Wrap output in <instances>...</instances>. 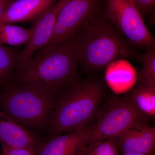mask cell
<instances>
[{"instance_id":"obj_1","label":"cell","mask_w":155,"mask_h":155,"mask_svg":"<svg viewBox=\"0 0 155 155\" xmlns=\"http://www.w3.org/2000/svg\"><path fill=\"white\" fill-rule=\"evenodd\" d=\"M106 94L103 81L78 79L56 94L48 123L51 136L84 129L96 117Z\"/></svg>"},{"instance_id":"obj_2","label":"cell","mask_w":155,"mask_h":155,"mask_svg":"<svg viewBox=\"0 0 155 155\" xmlns=\"http://www.w3.org/2000/svg\"><path fill=\"white\" fill-rule=\"evenodd\" d=\"M71 42L78 65L86 73L97 72L117 60H142L143 54L104 18H95Z\"/></svg>"},{"instance_id":"obj_3","label":"cell","mask_w":155,"mask_h":155,"mask_svg":"<svg viewBox=\"0 0 155 155\" xmlns=\"http://www.w3.org/2000/svg\"><path fill=\"white\" fill-rule=\"evenodd\" d=\"M71 42L45 46L17 69L18 84H37L58 93L79 79Z\"/></svg>"},{"instance_id":"obj_4","label":"cell","mask_w":155,"mask_h":155,"mask_svg":"<svg viewBox=\"0 0 155 155\" xmlns=\"http://www.w3.org/2000/svg\"><path fill=\"white\" fill-rule=\"evenodd\" d=\"M58 93L37 84H18L0 94V105L2 110L22 126L41 128L48 125Z\"/></svg>"},{"instance_id":"obj_5","label":"cell","mask_w":155,"mask_h":155,"mask_svg":"<svg viewBox=\"0 0 155 155\" xmlns=\"http://www.w3.org/2000/svg\"><path fill=\"white\" fill-rule=\"evenodd\" d=\"M100 108L92 126L91 143L114 138L123 131L147 125L148 119L134 107L127 96L108 99Z\"/></svg>"},{"instance_id":"obj_6","label":"cell","mask_w":155,"mask_h":155,"mask_svg":"<svg viewBox=\"0 0 155 155\" xmlns=\"http://www.w3.org/2000/svg\"><path fill=\"white\" fill-rule=\"evenodd\" d=\"M105 19L135 48H155V39L132 0H107Z\"/></svg>"},{"instance_id":"obj_7","label":"cell","mask_w":155,"mask_h":155,"mask_svg":"<svg viewBox=\"0 0 155 155\" xmlns=\"http://www.w3.org/2000/svg\"><path fill=\"white\" fill-rule=\"evenodd\" d=\"M98 2V0H69L57 16L51 38L46 45L72 41L97 18Z\"/></svg>"},{"instance_id":"obj_8","label":"cell","mask_w":155,"mask_h":155,"mask_svg":"<svg viewBox=\"0 0 155 155\" xmlns=\"http://www.w3.org/2000/svg\"><path fill=\"white\" fill-rule=\"evenodd\" d=\"M69 0H58L54 4L33 20L32 35L25 48L19 53V65L25 64L35 52L51 40L58 14Z\"/></svg>"},{"instance_id":"obj_9","label":"cell","mask_w":155,"mask_h":155,"mask_svg":"<svg viewBox=\"0 0 155 155\" xmlns=\"http://www.w3.org/2000/svg\"><path fill=\"white\" fill-rule=\"evenodd\" d=\"M92 126L67 134L52 136L47 140H41L36 148L38 155H78L91 143Z\"/></svg>"},{"instance_id":"obj_10","label":"cell","mask_w":155,"mask_h":155,"mask_svg":"<svg viewBox=\"0 0 155 155\" xmlns=\"http://www.w3.org/2000/svg\"><path fill=\"white\" fill-rule=\"evenodd\" d=\"M122 153L154 155L155 127L145 125L125 130L114 137Z\"/></svg>"},{"instance_id":"obj_11","label":"cell","mask_w":155,"mask_h":155,"mask_svg":"<svg viewBox=\"0 0 155 155\" xmlns=\"http://www.w3.org/2000/svg\"><path fill=\"white\" fill-rule=\"evenodd\" d=\"M41 140L35 133L0 110V143L2 145L36 149Z\"/></svg>"},{"instance_id":"obj_12","label":"cell","mask_w":155,"mask_h":155,"mask_svg":"<svg viewBox=\"0 0 155 155\" xmlns=\"http://www.w3.org/2000/svg\"><path fill=\"white\" fill-rule=\"evenodd\" d=\"M57 1L15 0L0 17V24H14L33 21Z\"/></svg>"},{"instance_id":"obj_13","label":"cell","mask_w":155,"mask_h":155,"mask_svg":"<svg viewBox=\"0 0 155 155\" xmlns=\"http://www.w3.org/2000/svg\"><path fill=\"white\" fill-rule=\"evenodd\" d=\"M127 97L139 113L148 119H154L155 87L138 85Z\"/></svg>"},{"instance_id":"obj_14","label":"cell","mask_w":155,"mask_h":155,"mask_svg":"<svg viewBox=\"0 0 155 155\" xmlns=\"http://www.w3.org/2000/svg\"><path fill=\"white\" fill-rule=\"evenodd\" d=\"M31 35V28H25L14 24H0V45H26L30 40Z\"/></svg>"},{"instance_id":"obj_15","label":"cell","mask_w":155,"mask_h":155,"mask_svg":"<svg viewBox=\"0 0 155 155\" xmlns=\"http://www.w3.org/2000/svg\"><path fill=\"white\" fill-rule=\"evenodd\" d=\"M142 68L137 76L138 85L155 87V48L145 50Z\"/></svg>"},{"instance_id":"obj_16","label":"cell","mask_w":155,"mask_h":155,"mask_svg":"<svg viewBox=\"0 0 155 155\" xmlns=\"http://www.w3.org/2000/svg\"><path fill=\"white\" fill-rule=\"evenodd\" d=\"M19 54L5 45H0V84L10 78L12 72L18 69Z\"/></svg>"},{"instance_id":"obj_17","label":"cell","mask_w":155,"mask_h":155,"mask_svg":"<svg viewBox=\"0 0 155 155\" xmlns=\"http://www.w3.org/2000/svg\"><path fill=\"white\" fill-rule=\"evenodd\" d=\"M78 155H120V154L114 138H110L87 145Z\"/></svg>"},{"instance_id":"obj_18","label":"cell","mask_w":155,"mask_h":155,"mask_svg":"<svg viewBox=\"0 0 155 155\" xmlns=\"http://www.w3.org/2000/svg\"><path fill=\"white\" fill-rule=\"evenodd\" d=\"M2 152L0 155H38L36 149L11 147L2 145Z\"/></svg>"},{"instance_id":"obj_19","label":"cell","mask_w":155,"mask_h":155,"mask_svg":"<svg viewBox=\"0 0 155 155\" xmlns=\"http://www.w3.org/2000/svg\"><path fill=\"white\" fill-rule=\"evenodd\" d=\"M143 18L150 14L154 7L155 0H132Z\"/></svg>"},{"instance_id":"obj_20","label":"cell","mask_w":155,"mask_h":155,"mask_svg":"<svg viewBox=\"0 0 155 155\" xmlns=\"http://www.w3.org/2000/svg\"><path fill=\"white\" fill-rule=\"evenodd\" d=\"M15 0H0V17L5 13L9 7Z\"/></svg>"},{"instance_id":"obj_21","label":"cell","mask_w":155,"mask_h":155,"mask_svg":"<svg viewBox=\"0 0 155 155\" xmlns=\"http://www.w3.org/2000/svg\"><path fill=\"white\" fill-rule=\"evenodd\" d=\"M120 155H154L150 154L137 153H122Z\"/></svg>"}]
</instances>
